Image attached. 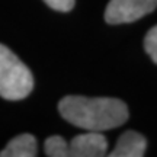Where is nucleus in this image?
<instances>
[{
	"label": "nucleus",
	"mask_w": 157,
	"mask_h": 157,
	"mask_svg": "<svg viewBox=\"0 0 157 157\" xmlns=\"http://www.w3.org/2000/svg\"><path fill=\"white\" fill-rule=\"evenodd\" d=\"M144 48L150 58L157 64V25L147 32L144 38Z\"/></svg>",
	"instance_id": "nucleus-8"
},
{
	"label": "nucleus",
	"mask_w": 157,
	"mask_h": 157,
	"mask_svg": "<svg viewBox=\"0 0 157 157\" xmlns=\"http://www.w3.org/2000/svg\"><path fill=\"white\" fill-rule=\"evenodd\" d=\"M147 148V140L144 135L137 131H125L117 146L113 147L109 156L111 157H141L144 156Z\"/></svg>",
	"instance_id": "nucleus-5"
},
{
	"label": "nucleus",
	"mask_w": 157,
	"mask_h": 157,
	"mask_svg": "<svg viewBox=\"0 0 157 157\" xmlns=\"http://www.w3.org/2000/svg\"><path fill=\"white\" fill-rule=\"evenodd\" d=\"M61 117L86 131H106L127 122L128 108L115 98L66 96L58 103Z\"/></svg>",
	"instance_id": "nucleus-1"
},
{
	"label": "nucleus",
	"mask_w": 157,
	"mask_h": 157,
	"mask_svg": "<svg viewBox=\"0 0 157 157\" xmlns=\"http://www.w3.org/2000/svg\"><path fill=\"white\" fill-rule=\"evenodd\" d=\"M70 157H101L106 154L108 141L98 131H87L76 135L68 143Z\"/></svg>",
	"instance_id": "nucleus-4"
},
{
	"label": "nucleus",
	"mask_w": 157,
	"mask_h": 157,
	"mask_svg": "<svg viewBox=\"0 0 157 157\" xmlns=\"http://www.w3.org/2000/svg\"><path fill=\"white\" fill-rule=\"evenodd\" d=\"M36 140L31 134H21L9 141V144L0 151V157H35Z\"/></svg>",
	"instance_id": "nucleus-6"
},
{
	"label": "nucleus",
	"mask_w": 157,
	"mask_h": 157,
	"mask_svg": "<svg viewBox=\"0 0 157 157\" xmlns=\"http://www.w3.org/2000/svg\"><path fill=\"white\" fill-rule=\"evenodd\" d=\"M32 73L7 47L0 44V96L21 101L32 92Z\"/></svg>",
	"instance_id": "nucleus-2"
},
{
	"label": "nucleus",
	"mask_w": 157,
	"mask_h": 157,
	"mask_svg": "<svg viewBox=\"0 0 157 157\" xmlns=\"http://www.w3.org/2000/svg\"><path fill=\"white\" fill-rule=\"evenodd\" d=\"M156 7L157 0H111L105 10V21L112 25L135 22Z\"/></svg>",
	"instance_id": "nucleus-3"
},
{
	"label": "nucleus",
	"mask_w": 157,
	"mask_h": 157,
	"mask_svg": "<svg viewBox=\"0 0 157 157\" xmlns=\"http://www.w3.org/2000/svg\"><path fill=\"white\" fill-rule=\"evenodd\" d=\"M45 153L50 157H70L68 143L60 135H52L45 140Z\"/></svg>",
	"instance_id": "nucleus-7"
},
{
	"label": "nucleus",
	"mask_w": 157,
	"mask_h": 157,
	"mask_svg": "<svg viewBox=\"0 0 157 157\" xmlns=\"http://www.w3.org/2000/svg\"><path fill=\"white\" fill-rule=\"evenodd\" d=\"M51 9L58 12H68L74 7V2L76 0H44Z\"/></svg>",
	"instance_id": "nucleus-9"
}]
</instances>
